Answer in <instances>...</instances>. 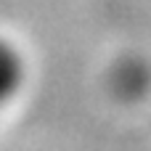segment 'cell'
<instances>
[{
	"mask_svg": "<svg viewBox=\"0 0 151 151\" xmlns=\"http://www.w3.org/2000/svg\"><path fill=\"white\" fill-rule=\"evenodd\" d=\"M24 80V61L19 56V50L0 37V109L19 93Z\"/></svg>",
	"mask_w": 151,
	"mask_h": 151,
	"instance_id": "1",
	"label": "cell"
}]
</instances>
